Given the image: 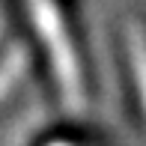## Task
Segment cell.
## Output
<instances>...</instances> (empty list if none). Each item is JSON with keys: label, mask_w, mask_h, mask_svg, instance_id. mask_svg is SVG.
<instances>
[{"label": "cell", "mask_w": 146, "mask_h": 146, "mask_svg": "<svg viewBox=\"0 0 146 146\" xmlns=\"http://www.w3.org/2000/svg\"><path fill=\"white\" fill-rule=\"evenodd\" d=\"M33 21L36 30L42 36L45 48L51 54V66H54V75L63 92V102L72 113H81L84 110V78H81V63L75 57V48L69 42V33H66L63 21H60L57 9L48 0H36L33 3Z\"/></svg>", "instance_id": "obj_1"}, {"label": "cell", "mask_w": 146, "mask_h": 146, "mask_svg": "<svg viewBox=\"0 0 146 146\" xmlns=\"http://www.w3.org/2000/svg\"><path fill=\"white\" fill-rule=\"evenodd\" d=\"M27 66H30V51L24 45H15L3 60H0V98H6L15 84L27 75Z\"/></svg>", "instance_id": "obj_2"}, {"label": "cell", "mask_w": 146, "mask_h": 146, "mask_svg": "<svg viewBox=\"0 0 146 146\" xmlns=\"http://www.w3.org/2000/svg\"><path fill=\"white\" fill-rule=\"evenodd\" d=\"M128 60L131 72H134V87L140 92V104L146 110V33L137 24L128 27Z\"/></svg>", "instance_id": "obj_3"}, {"label": "cell", "mask_w": 146, "mask_h": 146, "mask_svg": "<svg viewBox=\"0 0 146 146\" xmlns=\"http://www.w3.org/2000/svg\"><path fill=\"white\" fill-rule=\"evenodd\" d=\"M54 146H69V143H54Z\"/></svg>", "instance_id": "obj_4"}]
</instances>
